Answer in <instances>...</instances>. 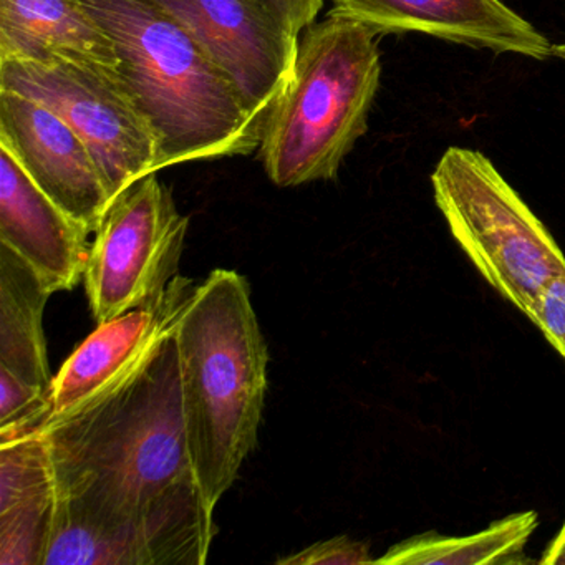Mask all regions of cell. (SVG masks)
Returning <instances> with one entry per match:
<instances>
[{"mask_svg":"<svg viewBox=\"0 0 565 565\" xmlns=\"http://www.w3.org/2000/svg\"><path fill=\"white\" fill-rule=\"evenodd\" d=\"M58 508L44 565H203L216 537L188 448L174 327L117 388L41 429Z\"/></svg>","mask_w":565,"mask_h":565,"instance_id":"obj_1","label":"cell"},{"mask_svg":"<svg viewBox=\"0 0 565 565\" xmlns=\"http://www.w3.org/2000/svg\"><path fill=\"white\" fill-rule=\"evenodd\" d=\"M188 448L211 509L257 445L267 343L246 277L216 269L194 282L174 323Z\"/></svg>","mask_w":565,"mask_h":565,"instance_id":"obj_2","label":"cell"},{"mask_svg":"<svg viewBox=\"0 0 565 565\" xmlns=\"http://www.w3.org/2000/svg\"><path fill=\"white\" fill-rule=\"evenodd\" d=\"M84 2L157 137V171L259 150L264 125L236 82L154 0Z\"/></svg>","mask_w":565,"mask_h":565,"instance_id":"obj_3","label":"cell"},{"mask_svg":"<svg viewBox=\"0 0 565 565\" xmlns=\"http://www.w3.org/2000/svg\"><path fill=\"white\" fill-rule=\"evenodd\" d=\"M380 35L329 12L303 31L292 77L264 125L259 157L279 188L335 180L369 130L382 78Z\"/></svg>","mask_w":565,"mask_h":565,"instance_id":"obj_4","label":"cell"},{"mask_svg":"<svg viewBox=\"0 0 565 565\" xmlns=\"http://www.w3.org/2000/svg\"><path fill=\"white\" fill-rule=\"evenodd\" d=\"M436 206L462 253L505 300L527 313L565 256L547 227L481 151L451 147L431 174Z\"/></svg>","mask_w":565,"mask_h":565,"instance_id":"obj_5","label":"cell"},{"mask_svg":"<svg viewBox=\"0 0 565 565\" xmlns=\"http://www.w3.org/2000/svg\"><path fill=\"white\" fill-rule=\"evenodd\" d=\"M0 88L18 92L64 118L97 161L111 203L158 173V141L117 68L77 58L0 62Z\"/></svg>","mask_w":565,"mask_h":565,"instance_id":"obj_6","label":"cell"},{"mask_svg":"<svg viewBox=\"0 0 565 565\" xmlns=\"http://www.w3.org/2000/svg\"><path fill=\"white\" fill-rule=\"evenodd\" d=\"M190 220L158 173L115 198L85 267V290L97 323L158 306L180 276Z\"/></svg>","mask_w":565,"mask_h":565,"instance_id":"obj_7","label":"cell"},{"mask_svg":"<svg viewBox=\"0 0 565 565\" xmlns=\"http://www.w3.org/2000/svg\"><path fill=\"white\" fill-rule=\"evenodd\" d=\"M236 82L253 114L267 117L292 77L299 38L259 0H154Z\"/></svg>","mask_w":565,"mask_h":565,"instance_id":"obj_8","label":"cell"},{"mask_svg":"<svg viewBox=\"0 0 565 565\" xmlns=\"http://www.w3.org/2000/svg\"><path fill=\"white\" fill-rule=\"evenodd\" d=\"M0 147L65 213L97 233L110 193L81 137L41 102L0 88Z\"/></svg>","mask_w":565,"mask_h":565,"instance_id":"obj_9","label":"cell"},{"mask_svg":"<svg viewBox=\"0 0 565 565\" xmlns=\"http://www.w3.org/2000/svg\"><path fill=\"white\" fill-rule=\"evenodd\" d=\"M332 12L382 38L425 34L449 44L532 61L552 57V44L502 0H332Z\"/></svg>","mask_w":565,"mask_h":565,"instance_id":"obj_10","label":"cell"},{"mask_svg":"<svg viewBox=\"0 0 565 565\" xmlns=\"http://www.w3.org/2000/svg\"><path fill=\"white\" fill-rule=\"evenodd\" d=\"M193 286V280L178 276L158 306L98 323L52 380L44 426L81 412L128 379L173 329Z\"/></svg>","mask_w":565,"mask_h":565,"instance_id":"obj_11","label":"cell"},{"mask_svg":"<svg viewBox=\"0 0 565 565\" xmlns=\"http://www.w3.org/2000/svg\"><path fill=\"white\" fill-rule=\"evenodd\" d=\"M88 234L0 147V244L38 273L49 292H65L81 282L90 253Z\"/></svg>","mask_w":565,"mask_h":565,"instance_id":"obj_12","label":"cell"},{"mask_svg":"<svg viewBox=\"0 0 565 565\" xmlns=\"http://www.w3.org/2000/svg\"><path fill=\"white\" fill-rule=\"evenodd\" d=\"M57 508L44 433L0 443V565H44Z\"/></svg>","mask_w":565,"mask_h":565,"instance_id":"obj_13","label":"cell"},{"mask_svg":"<svg viewBox=\"0 0 565 565\" xmlns=\"http://www.w3.org/2000/svg\"><path fill=\"white\" fill-rule=\"evenodd\" d=\"M52 58L118 67L114 42L84 0H0V62Z\"/></svg>","mask_w":565,"mask_h":565,"instance_id":"obj_14","label":"cell"},{"mask_svg":"<svg viewBox=\"0 0 565 565\" xmlns=\"http://www.w3.org/2000/svg\"><path fill=\"white\" fill-rule=\"evenodd\" d=\"M51 296L38 273L0 244V366L45 392L54 380L44 332Z\"/></svg>","mask_w":565,"mask_h":565,"instance_id":"obj_15","label":"cell"},{"mask_svg":"<svg viewBox=\"0 0 565 565\" xmlns=\"http://www.w3.org/2000/svg\"><path fill=\"white\" fill-rule=\"evenodd\" d=\"M534 511L518 512L462 537L418 535L393 545L373 564L383 565H475L518 562L529 537L537 529Z\"/></svg>","mask_w":565,"mask_h":565,"instance_id":"obj_16","label":"cell"},{"mask_svg":"<svg viewBox=\"0 0 565 565\" xmlns=\"http://www.w3.org/2000/svg\"><path fill=\"white\" fill-rule=\"evenodd\" d=\"M49 418V392L0 366V443L41 431Z\"/></svg>","mask_w":565,"mask_h":565,"instance_id":"obj_17","label":"cell"},{"mask_svg":"<svg viewBox=\"0 0 565 565\" xmlns=\"http://www.w3.org/2000/svg\"><path fill=\"white\" fill-rule=\"evenodd\" d=\"M280 565H360L373 564L366 542L339 535L316 542L296 554L279 557Z\"/></svg>","mask_w":565,"mask_h":565,"instance_id":"obj_18","label":"cell"},{"mask_svg":"<svg viewBox=\"0 0 565 565\" xmlns=\"http://www.w3.org/2000/svg\"><path fill=\"white\" fill-rule=\"evenodd\" d=\"M525 316L565 359V273L558 274L541 290Z\"/></svg>","mask_w":565,"mask_h":565,"instance_id":"obj_19","label":"cell"},{"mask_svg":"<svg viewBox=\"0 0 565 565\" xmlns=\"http://www.w3.org/2000/svg\"><path fill=\"white\" fill-rule=\"evenodd\" d=\"M260 4L290 32L299 38L316 22L323 0H259Z\"/></svg>","mask_w":565,"mask_h":565,"instance_id":"obj_20","label":"cell"},{"mask_svg":"<svg viewBox=\"0 0 565 565\" xmlns=\"http://www.w3.org/2000/svg\"><path fill=\"white\" fill-rule=\"evenodd\" d=\"M541 564L545 565H565V522L561 532L555 535L554 542L548 545L547 551L542 555Z\"/></svg>","mask_w":565,"mask_h":565,"instance_id":"obj_21","label":"cell"},{"mask_svg":"<svg viewBox=\"0 0 565 565\" xmlns=\"http://www.w3.org/2000/svg\"><path fill=\"white\" fill-rule=\"evenodd\" d=\"M552 57H557L565 62V44L552 45Z\"/></svg>","mask_w":565,"mask_h":565,"instance_id":"obj_22","label":"cell"}]
</instances>
